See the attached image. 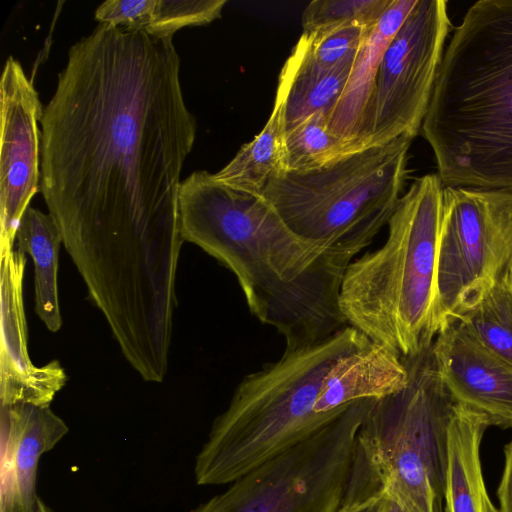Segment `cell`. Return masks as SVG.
<instances>
[{"label": "cell", "instance_id": "cell-13", "mask_svg": "<svg viewBox=\"0 0 512 512\" xmlns=\"http://www.w3.org/2000/svg\"><path fill=\"white\" fill-rule=\"evenodd\" d=\"M25 254L1 253V405H49L65 385L66 375L56 360L37 367L27 351L23 304Z\"/></svg>", "mask_w": 512, "mask_h": 512}, {"label": "cell", "instance_id": "cell-18", "mask_svg": "<svg viewBox=\"0 0 512 512\" xmlns=\"http://www.w3.org/2000/svg\"><path fill=\"white\" fill-rule=\"evenodd\" d=\"M355 57L322 69L293 47L281 69L275 97L283 106L285 132L312 114L325 112L328 116L345 88Z\"/></svg>", "mask_w": 512, "mask_h": 512}, {"label": "cell", "instance_id": "cell-27", "mask_svg": "<svg viewBox=\"0 0 512 512\" xmlns=\"http://www.w3.org/2000/svg\"><path fill=\"white\" fill-rule=\"evenodd\" d=\"M505 463L498 486L499 512H512V440L505 446Z\"/></svg>", "mask_w": 512, "mask_h": 512}, {"label": "cell", "instance_id": "cell-26", "mask_svg": "<svg viewBox=\"0 0 512 512\" xmlns=\"http://www.w3.org/2000/svg\"><path fill=\"white\" fill-rule=\"evenodd\" d=\"M386 499L376 479L365 469L354 473L347 498L338 512H384Z\"/></svg>", "mask_w": 512, "mask_h": 512}, {"label": "cell", "instance_id": "cell-25", "mask_svg": "<svg viewBox=\"0 0 512 512\" xmlns=\"http://www.w3.org/2000/svg\"><path fill=\"white\" fill-rule=\"evenodd\" d=\"M226 0H154L149 23L150 35L173 37L187 26L207 25L221 17Z\"/></svg>", "mask_w": 512, "mask_h": 512}, {"label": "cell", "instance_id": "cell-4", "mask_svg": "<svg viewBox=\"0 0 512 512\" xmlns=\"http://www.w3.org/2000/svg\"><path fill=\"white\" fill-rule=\"evenodd\" d=\"M369 341L346 326L319 344L284 351L278 360L245 376L196 455V484L228 485L342 414L351 404L333 413H316L323 380L339 359Z\"/></svg>", "mask_w": 512, "mask_h": 512}, {"label": "cell", "instance_id": "cell-2", "mask_svg": "<svg viewBox=\"0 0 512 512\" xmlns=\"http://www.w3.org/2000/svg\"><path fill=\"white\" fill-rule=\"evenodd\" d=\"M184 241L225 265L251 313L285 340V351L319 344L345 328L339 296L354 260L295 235L263 197L227 186L207 171L181 182Z\"/></svg>", "mask_w": 512, "mask_h": 512}, {"label": "cell", "instance_id": "cell-21", "mask_svg": "<svg viewBox=\"0 0 512 512\" xmlns=\"http://www.w3.org/2000/svg\"><path fill=\"white\" fill-rule=\"evenodd\" d=\"M456 322L512 363V258L480 302Z\"/></svg>", "mask_w": 512, "mask_h": 512}, {"label": "cell", "instance_id": "cell-9", "mask_svg": "<svg viewBox=\"0 0 512 512\" xmlns=\"http://www.w3.org/2000/svg\"><path fill=\"white\" fill-rule=\"evenodd\" d=\"M512 258V191L444 187L436 335L475 307Z\"/></svg>", "mask_w": 512, "mask_h": 512}, {"label": "cell", "instance_id": "cell-10", "mask_svg": "<svg viewBox=\"0 0 512 512\" xmlns=\"http://www.w3.org/2000/svg\"><path fill=\"white\" fill-rule=\"evenodd\" d=\"M445 0H417L380 62L364 131V149L414 138L434 89L453 26Z\"/></svg>", "mask_w": 512, "mask_h": 512}, {"label": "cell", "instance_id": "cell-29", "mask_svg": "<svg viewBox=\"0 0 512 512\" xmlns=\"http://www.w3.org/2000/svg\"><path fill=\"white\" fill-rule=\"evenodd\" d=\"M385 503V511L384 512H408L403 507H401L398 503L389 500L387 498Z\"/></svg>", "mask_w": 512, "mask_h": 512}, {"label": "cell", "instance_id": "cell-17", "mask_svg": "<svg viewBox=\"0 0 512 512\" xmlns=\"http://www.w3.org/2000/svg\"><path fill=\"white\" fill-rule=\"evenodd\" d=\"M488 419L455 403L448 432L444 512H499L487 493L480 444Z\"/></svg>", "mask_w": 512, "mask_h": 512}, {"label": "cell", "instance_id": "cell-19", "mask_svg": "<svg viewBox=\"0 0 512 512\" xmlns=\"http://www.w3.org/2000/svg\"><path fill=\"white\" fill-rule=\"evenodd\" d=\"M17 249L34 263L35 311L47 329L57 332L62 325L58 296V256L61 232L48 213L28 207L20 221Z\"/></svg>", "mask_w": 512, "mask_h": 512}, {"label": "cell", "instance_id": "cell-5", "mask_svg": "<svg viewBox=\"0 0 512 512\" xmlns=\"http://www.w3.org/2000/svg\"><path fill=\"white\" fill-rule=\"evenodd\" d=\"M444 185L437 173L414 180L388 222V237L347 267L341 312L369 340L401 358L436 337V269Z\"/></svg>", "mask_w": 512, "mask_h": 512}, {"label": "cell", "instance_id": "cell-28", "mask_svg": "<svg viewBox=\"0 0 512 512\" xmlns=\"http://www.w3.org/2000/svg\"><path fill=\"white\" fill-rule=\"evenodd\" d=\"M0 510L1 512H53L38 494L0 499Z\"/></svg>", "mask_w": 512, "mask_h": 512}, {"label": "cell", "instance_id": "cell-22", "mask_svg": "<svg viewBox=\"0 0 512 512\" xmlns=\"http://www.w3.org/2000/svg\"><path fill=\"white\" fill-rule=\"evenodd\" d=\"M353 153L348 142L329 132L325 112L312 114L285 132V172L317 170Z\"/></svg>", "mask_w": 512, "mask_h": 512}, {"label": "cell", "instance_id": "cell-15", "mask_svg": "<svg viewBox=\"0 0 512 512\" xmlns=\"http://www.w3.org/2000/svg\"><path fill=\"white\" fill-rule=\"evenodd\" d=\"M416 2L391 1L365 36L345 88L327 116L329 132L348 142L354 153L364 149V125L383 54Z\"/></svg>", "mask_w": 512, "mask_h": 512}, {"label": "cell", "instance_id": "cell-20", "mask_svg": "<svg viewBox=\"0 0 512 512\" xmlns=\"http://www.w3.org/2000/svg\"><path fill=\"white\" fill-rule=\"evenodd\" d=\"M285 172V119L275 98L271 115L254 139L243 145L232 160L214 174L232 188L262 195L268 182Z\"/></svg>", "mask_w": 512, "mask_h": 512}, {"label": "cell", "instance_id": "cell-6", "mask_svg": "<svg viewBox=\"0 0 512 512\" xmlns=\"http://www.w3.org/2000/svg\"><path fill=\"white\" fill-rule=\"evenodd\" d=\"M413 138L400 136L307 172H283L263 190L299 238L352 259L397 208Z\"/></svg>", "mask_w": 512, "mask_h": 512}, {"label": "cell", "instance_id": "cell-16", "mask_svg": "<svg viewBox=\"0 0 512 512\" xmlns=\"http://www.w3.org/2000/svg\"><path fill=\"white\" fill-rule=\"evenodd\" d=\"M407 380L403 359L370 340L331 367L323 380L315 411L329 414L359 400L384 398L403 389Z\"/></svg>", "mask_w": 512, "mask_h": 512}, {"label": "cell", "instance_id": "cell-14", "mask_svg": "<svg viewBox=\"0 0 512 512\" xmlns=\"http://www.w3.org/2000/svg\"><path fill=\"white\" fill-rule=\"evenodd\" d=\"M68 430L49 405H1L0 498L36 494L39 460Z\"/></svg>", "mask_w": 512, "mask_h": 512}, {"label": "cell", "instance_id": "cell-8", "mask_svg": "<svg viewBox=\"0 0 512 512\" xmlns=\"http://www.w3.org/2000/svg\"><path fill=\"white\" fill-rule=\"evenodd\" d=\"M374 399L352 403L296 446L263 463L192 512H338L358 458V432Z\"/></svg>", "mask_w": 512, "mask_h": 512}, {"label": "cell", "instance_id": "cell-3", "mask_svg": "<svg viewBox=\"0 0 512 512\" xmlns=\"http://www.w3.org/2000/svg\"><path fill=\"white\" fill-rule=\"evenodd\" d=\"M421 133L444 187L512 191V0H480L444 50Z\"/></svg>", "mask_w": 512, "mask_h": 512}, {"label": "cell", "instance_id": "cell-7", "mask_svg": "<svg viewBox=\"0 0 512 512\" xmlns=\"http://www.w3.org/2000/svg\"><path fill=\"white\" fill-rule=\"evenodd\" d=\"M433 341L402 358L407 384L373 400L358 432L359 447L384 497L408 512H444L455 402L440 377Z\"/></svg>", "mask_w": 512, "mask_h": 512}, {"label": "cell", "instance_id": "cell-23", "mask_svg": "<svg viewBox=\"0 0 512 512\" xmlns=\"http://www.w3.org/2000/svg\"><path fill=\"white\" fill-rule=\"evenodd\" d=\"M392 0H313L302 14L303 32L340 26H374Z\"/></svg>", "mask_w": 512, "mask_h": 512}, {"label": "cell", "instance_id": "cell-12", "mask_svg": "<svg viewBox=\"0 0 512 512\" xmlns=\"http://www.w3.org/2000/svg\"><path fill=\"white\" fill-rule=\"evenodd\" d=\"M433 354L455 403L485 416L491 426L512 427V363L481 344L458 322L438 332Z\"/></svg>", "mask_w": 512, "mask_h": 512}, {"label": "cell", "instance_id": "cell-11", "mask_svg": "<svg viewBox=\"0 0 512 512\" xmlns=\"http://www.w3.org/2000/svg\"><path fill=\"white\" fill-rule=\"evenodd\" d=\"M0 250L14 249L24 212L41 183L43 107L33 81L15 58L4 65L0 82Z\"/></svg>", "mask_w": 512, "mask_h": 512}, {"label": "cell", "instance_id": "cell-1", "mask_svg": "<svg viewBox=\"0 0 512 512\" xmlns=\"http://www.w3.org/2000/svg\"><path fill=\"white\" fill-rule=\"evenodd\" d=\"M99 24L69 49L41 118L49 214L116 331L174 316L180 175L196 121L172 40Z\"/></svg>", "mask_w": 512, "mask_h": 512}, {"label": "cell", "instance_id": "cell-24", "mask_svg": "<svg viewBox=\"0 0 512 512\" xmlns=\"http://www.w3.org/2000/svg\"><path fill=\"white\" fill-rule=\"evenodd\" d=\"M372 27L340 25L303 32L296 46L317 67L331 69L357 53Z\"/></svg>", "mask_w": 512, "mask_h": 512}]
</instances>
